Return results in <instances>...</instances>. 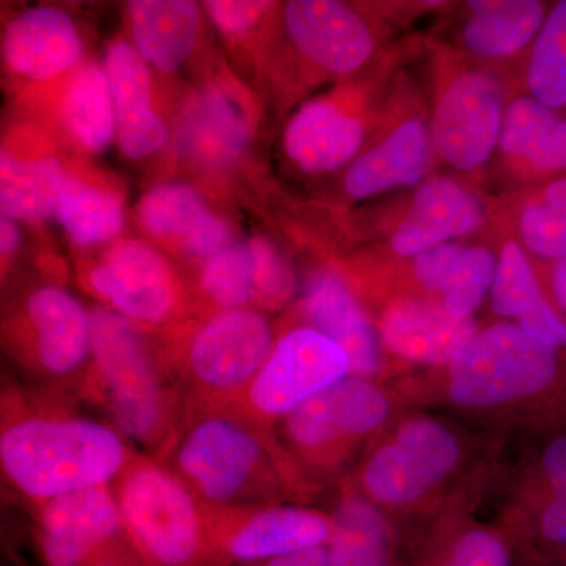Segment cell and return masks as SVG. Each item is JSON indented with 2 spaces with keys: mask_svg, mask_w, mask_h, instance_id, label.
Instances as JSON below:
<instances>
[{
  "mask_svg": "<svg viewBox=\"0 0 566 566\" xmlns=\"http://www.w3.org/2000/svg\"><path fill=\"white\" fill-rule=\"evenodd\" d=\"M111 423L71 411L57 395L29 400L3 389L0 468L18 497L36 506L111 486L136 452Z\"/></svg>",
  "mask_w": 566,
  "mask_h": 566,
  "instance_id": "obj_1",
  "label": "cell"
},
{
  "mask_svg": "<svg viewBox=\"0 0 566 566\" xmlns=\"http://www.w3.org/2000/svg\"><path fill=\"white\" fill-rule=\"evenodd\" d=\"M91 364L77 395L106 412L142 452L163 460L180 422L182 397L163 344L129 319L93 307Z\"/></svg>",
  "mask_w": 566,
  "mask_h": 566,
  "instance_id": "obj_2",
  "label": "cell"
},
{
  "mask_svg": "<svg viewBox=\"0 0 566 566\" xmlns=\"http://www.w3.org/2000/svg\"><path fill=\"white\" fill-rule=\"evenodd\" d=\"M161 463L205 506L271 505L281 488V463L270 427L238 403L182 406Z\"/></svg>",
  "mask_w": 566,
  "mask_h": 566,
  "instance_id": "obj_3",
  "label": "cell"
},
{
  "mask_svg": "<svg viewBox=\"0 0 566 566\" xmlns=\"http://www.w3.org/2000/svg\"><path fill=\"white\" fill-rule=\"evenodd\" d=\"M273 327L256 308L200 315L164 340L182 406L243 397L274 348Z\"/></svg>",
  "mask_w": 566,
  "mask_h": 566,
  "instance_id": "obj_4",
  "label": "cell"
},
{
  "mask_svg": "<svg viewBox=\"0 0 566 566\" xmlns=\"http://www.w3.org/2000/svg\"><path fill=\"white\" fill-rule=\"evenodd\" d=\"M112 491L145 566H218L207 506L161 461L136 450Z\"/></svg>",
  "mask_w": 566,
  "mask_h": 566,
  "instance_id": "obj_5",
  "label": "cell"
},
{
  "mask_svg": "<svg viewBox=\"0 0 566 566\" xmlns=\"http://www.w3.org/2000/svg\"><path fill=\"white\" fill-rule=\"evenodd\" d=\"M3 346L41 386L77 394L91 364V308L61 285L35 286L3 319Z\"/></svg>",
  "mask_w": 566,
  "mask_h": 566,
  "instance_id": "obj_6",
  "label": "cell"
},
{
  "mask_svg": "<svg viewBox=\"0 0 566 566\" xmlns=\"http://www.w3.org/2000/svg\"><path fill=\"white\" fill-rule=\"evenodd\" d=\"M82 285L103 307L147 333L169 337L197 318L188 286L147 241L117 240L82 271Z\"/></svg>",
  "mask_w": 566,
  "mask_h": 566,
  "instance_id": "obj_7",
  "label": "cell"
},
{
  "mask_svg": "<svg viewBox=\"0 0 566 566\" xmlns=\"http://www.w3.org/2000/svg\"><path fill=\"white\" fill-rule=\"evenodd\" d=\"M558 353L517 324H494L475 333L450 364V398L465 408H490L536 397L556 385Z\"/></svg>",
  "mask_w": 566,
  "mask_h": 566,
  "instance_id": "obj_8",
  "label": "cell"
},
{
  "mask_svg": "<svg viewBox=\"0 0 566 566\" xmlns=\"http://www.w3.org/2000/svg\"><path fill=\"white\" fill-rule=\"evenodd\" d=\"M35 542L44 566H145L123 526L112 485L36 506Z\"/></svg>",
  "mask_w": 566,
  "mask_h": 566,
  "instance_id": "obj_9",
  "label": "cell"
},
{
  "mask_svg": "<svg viewBox=\"0 0 566 566\" xmlns=\"http://www.w3.org/2000/svg\"><path fill=\"white\" fill-rule=\"evenodd\" d=\"M352 375L348 354L311 326L277 338L262 370L238 403L270 427L334 382Z\"/></svg>",
  "mask_w": 566,
  "mask_h": 566,
  "instance_id": "obj_10",
  "label": "cell"
},
{
  "mask_svg": "<svg viewBox=\"0 0 566 566\" xmlns=\"http://www.w3.org/2000/svg\"><path fill=\"white\" fill-rule=\"evenodd\" d=\"M208 535L218 566H253L329 543L333 521L292 505L207 506Z\"/></svg>",
  "mask_w": 566,
  "mask_h": 566,
  "instance_id": "obj_11",
  "label": "cell"
},
{
  "mask_svg": "<svg viewBox=\"0 0 566 566\" xmlns=\"http://www.w3.org/2000/svg\"><path fill=\"white\" fill-rule=\"evenodd\" d=\"M387 416L386 395L367 378L349 375L283 417L282 434L297 455L322 465L381 427Z\"/></svg>",
  "mask_w": 566,
  "mask_h": 566,
  "instance_id": "obj_12",
  "label": "cell"
},
{
  "mask_svg": "<svg viewBox=\"0 0 566 566\" xmlns=\"http://www.w3.org/2000/svg\"><path fill=\"white\" fill-rule=\"evenodd\" d=\"M460 458L457 436L431 419L406 422L394 442L379 447L363 472L367 494L381 504H408L453 471Z\"/></svg>",
  "mask_w": 566,
  "mask_h": 566,
  "instance_id": "obj_13",
  "label": "cell"
},
{
  "mask_svg": "<svg viewBox=\"0 0 566 566\" xmlns=\"http://www.w3.org/2000/svg\"><path fill=\"white\" fill-rule=\"evenodd\" d=\"M504 115L501 82L485 71H468L452 81L436 106L433 147L458 170L479 169L501 140Z\"/></svg>",
  "mask_w": 566,
  "mask_h": 566,
  "instance_id": "obj_14",
  "label": "cell"
},
{
  "mask_svg": "<svg viewBox=\"0 0 566 566\" xmlns=\"http://www.w3.org/2000/svg\"><path fill=\"white\" fill-rule=\"evenodd\" d=\"M253 134L251 111L232 84L208 85L182 111L175 133L178 156L203 172L232 169Z\"/></svg>",
  "mask_w": 566,
  "mask_h": 566,
  "instance_id": "obj_15",
  "label": "cell"
},
{
  "mask_svg": "<svg viewBox=\"0 0 566 566\" xmlns=\"http://www.w3.org/2000/svg\"><path fill=\"white\" fill-rule=\"evenodd\" d=\"M137 222L153 240L200 264L233 244L232 223L216 212L196 186L161 182L142 196Z\"/></svg>",
  "mask_w": 566,
  "mask_h": 566,
  "instance_id": "obj_16",
  "label": "cell"
},
{
  "mask_svg": "<svg viewBox=\"0 0 566 566\" xmlns=\"http://www.w3.org/2000/svg\"><path fill=\"white\" fill-rule=\"evenodd\" d=\"M82 54L76 22L57 7L22 10L3 29V66L17 81L39 85L61 81L84 61Z\"/></svg>",
  "mask_w": 566,
  "mask_h": 566,
  "instance_id": "obj_17",
  "label": "cell"
},
{
  "mask_svg": "<svg viewBox=\"0 0 566 566\" xmlns=\"http://www.w3.org/2000/svg\"><path fill=\"white\" fill-rule=\"evenodd\" d=\"M283 22L300 54L327 73H353L374 52L370 29L346 3L292 0L283 7Z\"/></svg>",
  "mask_w": 566,
  "mask_h": 566,
  "instance_id": "obj_18",
  "label": "cell"
},
{
  "mask_svg": "<svg viewBox=\"0 0 566 566\" xmlns=\"http://www.w3.org/2000/svg\"><path fill=\"white\" fill-rule=\"evenodd\" d=\"M69 166L44 133H10L0 151V211L11 221L44 222L54 218Z\"/></svg>",
  "mask_w": 566,
  "mask_h": 566,
  "instance_id": "obj_19",
  "label": "cell"
},
{
  "mask_svg": "<svg viewBox=\"0 0 566 566\" xmlns=\"http://www.w3.org/2000/svg\"><path fill=\"white\" fill-rule=\"evenodd\" d=\"M109 81L117 145L129 159L155 155L169 142V126L156 107L151 69L129 41L115 40L103 61Z\"/></svg>",
  "mask_w": 566,
  "mask_h": 566,
  "instance_id": "obj_20",
  "label": "cell"
},
{
  "mask_svg": "<svg viewBox=\"0 0 566 566\" xmlns=\"http://www.w3.org/2000/svg\"><path fill=\"white\" fill-rule=\"evenodd\" d=\"M300 307L308 326L348 354L352 375L368 379L379 370L378 335L340 274L329 270L312 274L305 283Z\"/></svg>",
  "mask_w": 566,
  "mask_h": 566,
  "instance_id": "obj_21",
  "label": "cell"
},
{
  "mask_svg": "<svg viewBox=\"0 0 566 566\" xmlns=\"http://www.w3.org/2000/svg\"><path fill=\"white\" fill-rule=\"evenodd\" d=\"M382 342L409 363L452 364L475 335L471 319L450 315L444 305L420 297H400L387 305L379 322Z\"/></svg>",
  "mask_w": 566,
  "mask_h": 566,
  "instance_id": "obj_22",
  "label": "cell"
},
{
  "mask_svg": "<svg viewBox=\"0 0 566 566\" xmlns=\"http://www.w3.org/2000/svg\"><path fill=\"white\" fill-rule=\"evenodd\" d=\"M483 205L452 178H431L417 189L411 207L392 237L401 256H417L479 229Z\"/></svg>",
  "mask_w": 566,
  "mask_h": 566,
  "instance_id": "obj_23",
  "label": "cell"
},
{
  "mask_svg": "<svg viewBox=\"0 0 566 566\" xmlns=\"http://www.w3.org/2000/svg\"><path fill=\"white\" fill-rule=\"evenodd\" d=\"M364 123L334 99L305 104L286 125L283 147L290 161L307 175L340 170L356 158Z\"/></svg>",
  "mask_w": 566,
  "mask_h": 566,
  "instance_id": "obj_24",
  "label": "cell"
},
{
  "mask_svg": "<svg viewBox=\"0 0 566 566\" xmlns=\"http://www.w3.org/2000/svg\"><path fill=\"white\" fill-rule=\"evenodd\" d=\"M126 21L134 50L150 69L175 73L192 57L202 36V7L189 0H129Z\"/></svg>",
  "mask_w": 566,
  "mask_h": 566,
  "instance_id": "obj_25",
  "label": "cell"
},
{
  "mask_svg": "<svg viewBox=\"0 0 566 566\" xmlns=\"http://www.w3.org/2000/svg\"><path fill=\"white\" fill-rule=\"evenodd\" d=\"M431 136L417 118L398 125L389 136L365 151L345 175V191L365 200L419 182L430 166Z\"/></svg>",
  "mask_w": 566,
  "mask_h": 566,
  "instance_id": "obj_26",
  "label": "cell"
},
{
  "mask_svg": "<svg viewBox=\"0 0 566 566\" xmlns=\"http://www.w3.org/2000/svg\"><path fill=\"white\" fill-rule=\"evenodd\" d=\"M54 104L59 128L80 150L96 155L117 139L114 103L103 63L84 59L57 82Z\"/></svg>",
  "mask_w": 566,
  "mask_h": 566,
  "instance_id": "obj_27",
  "label": "cell"
},
{
  "mask_svg": "<svg viewBox=\"0 0 566 566\" xmlns=\"http://www.w3.org/2000/svg\"><path fill=\"white\" fill-rule=\"evenodd\" d=\"M491 308L502 318H515L528 335L557 352L566 349V322L556 305L547 300L531 262L516 243L502 251Z\"/></svg>",
  "mask_w": 566,
  "mask_h": 566,
  "instance_id": "obj_28",
  "label": "cell"
},
{
  "mask_svg": "<svg viewBox=\"0 0 566 566\" xmlns=\"http://www.w3.org/2000/svg\"><path fill=\"white\" fill-rule=\"evenodd\" d=\"M54 218L77 248L114 243L125 229V202L111 182L69 166Z\"/></svg>",
  "mask_w": 566,
  "mask_h": 566,
  "instance_id": "obj_29",
  "label": "cell"
},
{
  "mask_svg": "<svg viewBox=\"0 0 566 566\" xmlns=\"http://www.w3.org/2000/svg\"><path fill=\"white\" fill-rule=\"evenodd\" d=\"M502 151L538 175H566V114L534 96H521L505 109Z\"/></svg>",
  "mask_w": 566,
  "mask_h": 566,
  "instance_id": "obj_30",
  "label": "cell"
},
{
  "mask_svg": "<svg viewBox=\"0 0 566 566\" xmlns=\"http://www.w3.org/2000/svg\"><path fill=\"white\" fill-rule=\"evenodd\" d=\"M472 14L463 29L469 51L482 57H509L527 46L542 31L546 7L536 0L471 2Z\"/></svg>",
  "mask_w": 566,
  "mask_h": 566,
  "instance_id": "obj_31",
  "label": "cell"
},
{
  "mask_svg": "<svg viewBox=\"0 0 566 566\" xmlns=\"http://www.w3.org/2000/svg\"><path fill=\"white\" fill-rule=\"evenodd\" d=\"M327 557V566H386V523L374 506L346 499L333 520Z\"/></svg>",
  "mask_w": 566,
  "mask_h": 566,
  "instance_id": "obj_32",
  "label": "cell"
},
{
  "mask_svg": "<svg viewBox=\"0 0 566 566\" xmlns=\"http://www.w3.org/2000/svg\"><path fill=\"white\" fill-rule=\"evenodd\" d=\"M197 286L203 305H208L207 314L255 308V259L251 241H234L202 263Z\"/></svg>",
  "mask_w": 566,
  "mask_h": 566,
  "instance_id": "obj_33",
  "label": "cell"
},
{
  "mask_svg": "<svg viewBox=\"0 0 566 566\" xmlns=\"http://www.w3.org/2000/svg\"><path fill=\"white\" fill-rule=\"evenodd\" d=\"M531 96L551 109H566V0L547 11L528 59Z\"/></svg>",
  "mask_w": 566,
  "mask_h": 566,
  "instance_id": "obj_34",
  "label": "cell"
},
{
  "mask_svg": "<svg viewBox=\"0 0 566 566\" xmlns=\"http://www.w3.org/2000/svg\"><path fill=\"white\" fill-rule=\"evenodd\" d=\"M524 245L547 262L566 259V175L538 189L520 216Z\"/></svg>",
  "mask_w": 566,
  "mask_h": 566,
  "instance_id": "obj_35",
  "label": "cell"
},
{
  "mask_svg": "<svg viewBox=\"0 0 566 566\" xmlns=\"http://www.w3.org/2000/svg\"><path fill=\"white\" fill-rule=\"evenodd\" d=\"M497 263L490 249H464L455 273L442 293L446 311L455 318L471 319L486 294L493 292Z\"/></svg>",
  "mask_w": 566,
  "mask_h": 566,
  "instance_id": "obj_36",
  "label": "cell"
},
{
  "mask_svg": "<svg viewBox=\"0 0 566 566\" xmlns=\"http://www.w3.org/2000/svg\"><path fill=\"white\" fill-rule=\"evenodd\" d=\"M255 259V308L279 311L292 300L296 279L281 249L264 237L249 238Z\"/></svg>",
  "mask_w": 566,
  "mask_h": 566,
  "instance_id": "obj_37",
  "label": "cell"
},
{
  "mask_svg": "<svg viewBox=\"0 0 566 566\" xmlns=\"http://www.w3.org/2000/svg\"><path fill=\"white\" fill-rule=\"evenodd\" d=\"M273 3L249 2V0H210L205 2V11L219 32L227 40L237 43L245 41L262 24Z\"/></svg>",
  "mask_w": 566,
  "mask_h": 566,
  "instance_id": "obj_38",
  "label": "cell"
},
{
  "mask_svg": "<svg viewBox=\"0 0 566 566\" xmlns=\"http://www.w3.org/2000/svg\"><path fill=\"white\" fill-rule=\"evenodd\" d=\"M463 252V245L446 243L417 255L415 271L420 285L431 293H444Z\"/></svg>",
  "mask_w": 566,
  "mask_h": 566,
  "instance_id": "obj_39",
  "label": "cell"
},
{
  "mask_svg": "<svg viewBox=\"0 0 566 566\" xmlns=\"http://www.w3.org/2000/svg\"><path fill=\"white\" fill-rule=\"evenodd\" d=\"M449 566H510V558L497 536L474 531L457 543Z\"/></svg>",
  "mask_w": 566,
  "mask_h": 566,
  "instance_id": "obj_40",
  "label": "cell"
},
{
  "mask_svg": "<svg viewBox=\"0 0 566 566\" xmlns=\"http://www.w3.org/2000/svg\"><path fill=\"white\" fill-rule=\"evenodd\" d=\"M542 469L551 497L566 493V434L557 436L547 444Z\"/></svg>",
  "mask_w": 566,
  "mask_h": 566,
  "instance_id": "obj_41",
  "label": "cell"
},
{
  "mask_svg": "<svg viewBox=\"0 0 566 566\" xmlns=\"http://www.w3.org/2000/svg\"><path fill=\"white\" fill-rule=\"evenodd\" d=\"M327 547H312V549L300 551V553L289 554L273 558V560L263 562V564L253 566H327Z\"/></svg>",
  "mask_w": 566,
  "mask_h": 566,
  "instance_id": "obj_42",
  "label": "cell"
},
{
  "mask_svg": "<svg viewBox=\"0 0 566 566\" xmlns=\"http://www.w3.org/2000/svg\"><path fill=\"white\" fill-rule=\"evenodd\" d=\"M21 244V232L17 221L2 218L0 221V255H2V268L9 263L11 256L18 252Z\"/></svg>",
  "mask_w": 566,
  "mask_h": 566,
  "instance_id": "obj_43",
  "label": "cell"
},
{
  "mask_svg": "<svg viewBox=\"0 0 566 566\" xmlns=\"http://www.w3.org/2000/svg\"><path fill=\"white\" fill-rule=\"evenodd\" d=\"M551 293H553L556 307L566 322V259L558 260L551 268Z\"/></svg>",
  "mask_w": 566,
  "mask_h": 566,
  "instance_id": "obj_44",
  "label": "cell"
},
{
  "mask_svg": "<svg viewBox=\"0 0 566 566\" xmlns=\"http://www.w3.org/2000/svg\"><path fill=\"white\" fill-rule=\"evenodd\" d=\"M558 497H560L562 504H564V505H565V509H566V493H564V494H558Z\"/></svg>",
  "mask_w": 566,
  "mask_h": 566,
  "instance_id": "obj_45",
  "label": "cell"
}]
</instances>
